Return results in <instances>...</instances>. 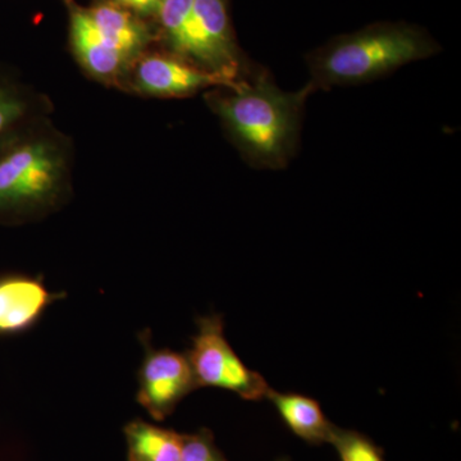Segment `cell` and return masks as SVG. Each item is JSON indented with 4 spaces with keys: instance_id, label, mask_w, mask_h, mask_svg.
<instances>
[{
    "instance_id": "obj_2",
    "label": "cell",
    "mask_w": 461,
    "mask_h": 461,
    "mask_svg": "<svg viewBox=\"0 0 461 461\" xmlns=\"http://www.w3.org/2000/svg\"><path fill=\"white\" fill-rule=\"evenodd\" d=\"M311 93L308 86L296 93L282 91L268 75L258 74L236 87L209 90L204 98L249 165L281 169L295 154Z\"/></svg>"
},
{
    "instance_id": "obj_13",
    "label": "cell",
    "mask_w": 461,
    "mask_h": 461,
    "mask_svg": "<svg viewBox=\"0 0 461 461\" xmlns=\"http://www.w3.org/2000/svg\"><path fill=\"white\" fill-rule=\"evenodd\" d=\"M129 461H180L184 435L141 420L124 427Z\"/></svg>"
},
{
    "instance_id": "obj_11",
    "label": "cell",
    "mask_w": 461,
    "mask_h": 461,
    "mask_svg": "<svg viewBox=\"0 0 461 461\" xmlns=\"http://www.w3.org/2000/svg\"><path fill=\"white\" fill-rule=\"evenodd\" d=\"M54 111L47 94L26 83L20 74L0 66V140L18 127Z\"/></svg>"
},
{
    "instance_id": "obj_4",
    "label": "cell",
    "mask_w": 461,
    "mask_h": 461,
    "mask_svg": "<svg viewBox=\"0 0 461 461\" xmlns=\"http://www.w3.org/2000/svg\"><path fill=\"white\" fill-rule=\"evenodd\" d=\"M198 332L193 338L189 359L196 387H218L245 400H260L271 387L259 373L248 368L224 336L221 315L196 321Z\"/></svg>"
},
{
    "instance_id": "obj_17",
    "label": "cell",
    "mask_w": 461,
    "mask_h": 461,
    "mask_svg": "<svg viewBox=\"0 0 461 461\" xmlns=\"http://www.w3.org/2000/svg\"><path fill=\"white\" fill-rule=\"evenodd\" d=\"M111 2L132 12L133 14L142 18V20L156 18L163 5V0H111Z\"/></svg>"
},
{
    "instance_id": "obj_8",
    "label": "cell",
    "mask_w": 461,
    "mask_h": 461,
    "mask_svg": "<svg viewBox=\"0 0 461 461\" xmlns=\"http://www.w3.org/2000/svg\"><path fill=\"white\" fill-rule=\"evenodd\" d=\"M67 7L69 47L77 65L96 83L122 90L132 66L103 38L86 8L75 2Z\"/></svg>"
},
{
    "instance_id": "obj_7",
    "label": "cell",
    "mask_w": 461,
    "mask_h": 461,
    "mask_svg": "<svg viewBox=\"0 0 461 461\" xmlns=\"http://www.w3.org/2000/svg\"><path fill=\"white\" fill-rule=\"evenodd\" d=\"M144 359L139 369L138 402L156 420H165L191 391L196 390L195 378L186 354L151 345L150 330L139 335Z\"/></svg>"
},
{
    "instance_id": "obj_3",
    "label": "cell",
    "mask_w": 461,
    "mask_h": 461,
    "mask_svg": "<svg viewBox=\"0 0 461 461\" xmlns=\"http://www.w3.org/2000/svg\"><path fill=\"white\" fill-rule=\"evenodd\" d=\"M435 42L414 29L381 26L330 42L309 58V90L371 83L433 56Z\"/></svg>"
},
{
    "instance_id": "obj_12",
    "label": "cell",
    "mask_w": 461,
    "mask_h": 461,
    "mask_svg": "<svg viewBox=\"0 0 461 461\" xmlns=\"http://www.w3.org/2000/svg\"><path fill=\"white\" fill-rule=\"evenodd\" d=\"M267 399L275 403L282 420L295 435L312 444L330 442L335 427L321 411L320 403L297 393H281L269 390Z\"/></svg>"
},
{
    "instance_id": "obj_14",
    "label": "cell",
    "mask_w": 461,
    "mask_h": 461,
    "mask_svg": "<svg viewBox=\"0 0 461 461\" xmlns=\"http://www.w3.org/2000/svg\"><path fill=\"white\" fill-rule=\"evenodd\" d=\"M195 0H163L156 20L167 51L181 57L185 33L189 26ZM182 58V57H181Z\"/></svg>"
},
{
    "instance_id": "obj_15",
    "label": "cell",
    "mask_w": 461,
    "mask_h": 461,
    "mask_svg": "<svg viewBox=\"0 0 461 461\" xmlns=\"http://www.w3.org/2000/svg\"><path fill=\"white\" fill-rule=\"evenodd\" d=\"M330 444L338 448L341 461H384L378 448L355 432L335 429Z\"/></svg>"
},
{
    "instance_id": "obj_1",
    "label": "cell",
    "mask_w": 461,
    "mask_h": 461,
    "mask_svg": "<svg viewBox=\"0 0 461 461\" xmlns=\"http://www.w3.org/2000/svg\"><path fill=\"white\" fill-rule=\"evenodd\" d=\"M75 145L50 115L36 118L0 140V224L41 220L72 195Z\"/></svg>"
},
{
    "instance_id": "obj_6",
    "label": "cell",
    "mask_w": 461,
    "mask_h": 461,
    "mask_svg": "<svg viewBox=\"0 0 461 461\" xmlns=\"http://www.w3.org/2000/svg\"><path fill=\"white\" fill-rule=\"evenodd\" d=\"M181 57L206 71L242 80L241 56L230 30L226 0H195Z\"/></svg>"
},
{
    "instance_id": "obj_5",
    "label": "cell",
    "mask_w": 461,
    "mask_h": 461,
    "mask_svg": "<svg viewBox=\"0 0 461 461\" xmlns=\"http://www.w3.org/2000/svg\"><path fill=\"white\" fill-rule=\"evenodd\" d=\"M240 81L206 71L169 51L148 50L132 66L122 90L148 98H189L203 90L236 87Z\"/></svg>"
},
{
    "instance_id": "obj_10",
    "label": "cell",
    "mask_w": 461,
    "mask_h": 461,
    "mask_svg": "<svg viewBox=\"0 0 461 461\" xmlns=\"http://www.w3.org/2000/svg\"><path fill=\"white\" fill-rule=\"evenodd\" d=\"M86 9L103 38L120 51L130 65H135L136 60L147 53L154 41L147 20L114 5L111 0H98Z\"/></svg>"
},
{
    "instance_id": "obj_9",
    "label": "cell",
    "mask_w": 461,
    "mask_h": 461,
    "mask_svg": "<svg viewBox=\"0 0 461 461\" xmlns=\"http://www.w3.org/2000/svg\"><path fill=\"white\" fill-rule=\"evenodd\" d=\"M65 294L48 290L41 277L0 276V336H16L32 330L41 320L48 306Z\"/></svg>"
},
{
    "instance_id": "obj_18",
    "label": "cell",
    "mask_w": 461,
    "mask_h": 461,
    "mask_svg": "<svg viewBox=\"0 0 461 461\" xmlns=\"http://www.w3.org/2000/svg\"><path fill=\"white\" fill-rule=\"evenodd\" d=\"M63 2H65L67 5H69L71 3H74V0H63Z\"/></svg>"
},
{
    "instance_id": "obj_16",
    "label": "cell",
    "mask_w": 461,
    "mask_h": 461,
    "mask_svg": "<svg viewBox=\"0 0 461 461\" xmlns=\"http://www.w3.org/2000/svg\"><path fill=\"white\" fill-rule=\"evenodd\" d=\"M180 461H226L208 430L184 435Z\"/></svg>"
}]
</instances>
